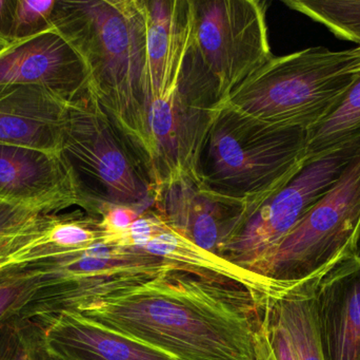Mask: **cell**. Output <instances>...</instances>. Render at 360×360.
<instances>
[{
	"instance_id": "1",
	"label": "cell",
	"mask_w": 360,
	"mask_h": 360,
	"mask_svg": "<svg viewBox=\"0 0 360 360\" xmlns=\"http://www.w3.org/2000/svg\"><path fill=\"white\" fill-rule=\"evenodd\" d=\"M270 300L168 268L80 313L179 360H256L255 336Z\"/></svg>"
},
{
	"instance_id": "2",
	"label": "cell",
	"mask_w": 360,
	"mask_h": 360,
	"mask_svg": "<svg viewBox=\"0 0 360 360\" xmlns=\"http://www.w3.org/2000/svg\"><path fill=\"white\" fill-rule=\"evenodd\" d=\"M52 27L84 61L97 103L145 154L152 167L143 0H57Z\"/></svg>"
},
{
	"instance_id": "3",
	"label": "cell",
	"mask_w": 360,
	"mask_h": 360,
	"mask_svg": "<svg viewBox=\"0 0 360 360\" xmlns=\"http://www.w3.org/2000/svg\"><path fill=\"white\" fill-rule=\"evenodd\" d=\"M306 165V131L272 126L217 105L198 175L212 192L248 203L249 217Z\"/></svg>"
},
{
	"instance_id": "4",
	"label": "cell",
	"mask_w": 360,
	"mask_h": 360,
	"mask_svg": "<svg viewBox=\"0 0 360 360\" xmlns=\"http://www.w3.org/2000/svg\"><path fill=\"white\" fill-rule=\"evenodd\" d=\"M350 50L312 46L274 56L218 105L281 128L309 130L333 111L360 75Z\"/></svg>"
},
{
	"instance_id": "5",
	"label": "cell",
	"mask_w": 360,
	"mask_h": 360,
	"mask_svg": "<svg viewBox=\"0 0 360 360\" xmlns=\"http://www.w3.org/2000/svg\"><path fill=\"white\" fill-rule=\"evenodd\" d=\"M59 154L73 173L88 215L97 217L105 204L154 206L149 160L92 93L70 106Z\"/></svg>"
},
{
	"instance_id": "6",
	"label": "cell",
	"mask_w": 360,
	"mask_h": 360,
	"mask_svg": "<svg viewBox=\"0 0 360 360\" xmlns=\"http://www.w3.org/2000/svg\"><path fill=\"white\" fill-rule=\"evenodd\" d=\"M360 149L338 181L279 242L262 275L288 285L321 281L359 253Z\"/></svg>"
},
{
	"instance_id": "7",
	"label": "cell",
	"mask_w": 360,
	"mask_h": 360,
	"mask_svg": "<svg viewBox=\"0 0 360 360\" xmlns=\"http://www.w3.org/2000/svg\"><path fill=\"white\" fill-rule=\"evenodd\" d=\"M218 104L215 82L190 39L174 77L150 104L148 125L156 192L181 179L200 182L199 158Z\"/></svg>"
},
{
	"instance_id": "8",
	"label": "cell",
	"mask_w": 360,
	"mask_h": 360,
	"mask_svg": "<svg viewBox=\"0 0 360 360\" xmlns=\"http://www.w3.org/2000/svg\"><path fill=\"white\" fill-rule=\"evenodd\" d=\"M42 273V285L20 316L77 311L147 283L168 268L143 252L105 239L86 249L31 263Z\"/></svg>"
},
{
	"instance_id": "9",
	"label": "cell",
	"mask_w": 360,
	"mask_h": 360,
	"mask_svg": "<svg viewBox=\"0 0 360 360\" xmlns=\"http://www.w3.org/2000/svg\"><path fill=\"white\" fill-rule=\"evenodd\" d=\"M266 14L259 0H193L191 46L219 103L272 58Z\"/></svg>"
},
{
	"instance_id": "10",
	"label": "cell",
	"mask_w": 360,
	"mask_h": 360,
	"mask_svg": "<svg viewBox=\"0 0 360 360\" xmlns=\"http://www.w3.org/2000/svg\"><path fill=\"white\" fill-rule=\"evenodd\" d=\"M359 149L360 142L349 144L307 164L283 190L243 220L218 256L262 275L275 247L331 190Z\"/></svg>"
},
{
	"instance_id": "11",
	"label": "cell",
	"mask_w": 360,
	"mask_h": 360,
	"mask_svg": "<svg viewBox=\"0 0 360 360\" xmlns=\"http://www.w3.org/2000/svg\"><path fill=\"white\" fill-rule=\"evenodd\" d=\"M118 245L158 258L177 270L247 289L260 300L278 299L294 285L281 283L240 268L198 247L171 228L152 207L130 228L114 237Z\"/></svg>"
},
{
	"instance_id": "12",
	"label": "cell",
	"mask_w": 360,
	"mask_h": 360,
	"mask_svg": "<svg viewBox=\"0 0 360 360\" xmlns=\"http://www.w3.org/2000/svg\"><path fill=\"white\" fill-rule=\"evenodd\" d=\"M4 86L41 87L69 105L91 93L84 61L54 27L0 50V87Z\"/></svg>"
},
{
	"instance_id": "13",
	"label": "cell",
	"mask_w": 360,
	"mask_h": 360,
	"mask_svg": "<svg viewBox=\"0 0 360 360\" xmlns=\"http://www.w3.org/2000/svg\"><path fill=\"white\" fill-rule=\"evenodd\" d=\"M0 200L42 215L86 207L59 152L22 146L0 145Z\"/></svg>"
},
{
	"instance_id": "14",
	"label": "cell",
	"mask_w": 360,
	"mask_h": 360,
	"mask_svg": "<svg viewBox=\"0 0 360 360\" xmlns=\"http://www.w3.org/2000/svg\"><path fill=\"white\" fill-rule=\"evenodd\" d=\"M153 209L171 228L216 255L250 213L248 203L212 192L192 179L160 188Z\"/></svg>"
},
{
	"instance_id": "15",
	"label": "cell",
	"mask_w": 360,
	"mask_h": 360,
	"mask_svg": "<svg viewBox=\"0 0 360 360\" xmlns=\"http://www.w3.org/2000/svg\"><path fill=\"white\" fill-rule=\"evenodd\" d=\"M51 348L63 360H179L126 337L77 311L34 316Z\"/></svg>"
},
{
	"instance_id": "16",
	"label": "cell",
	"mask_w": 360,
	"mask_h": 360,
	"mask_svg": "<svg viewBox=\"0 0 360 360\" xmlns=\"http://www.w3.org/2000/svg\"><path fill=\"white\" fill-rule=\"evenodd\" d=\"M315 306L326 360H360V256L319 281Z\"/></svg>"
},
{
	"instance_id": "17",
	"label": "cell",
	"mask_w": 360,
	"mask_h": 360,
	"mask_svg": "<svg viewBox=\"0 0 360 360\" xmlns=\"http://www.w3.org/2000/svg\"><path fill=\"white\" fill-rule=\"evenodd\" d=\"M70 106L41 87H0V145L59 152Z\"/></svg>"
},
{
	"instance_id": "18",
	"label": "cell",
	"mask_w": 360,
	"mask_h": 360,
	"mask_svg": "<svg viewBox=\"0 0 360 360\" xmlns=\"http://www.w3.org/2000/svg\"><path fill=\"white\" fill-rule=\"evenodd\" d=\"M143 4L152 101L174 77L190 42L193 0H143Z\"/></svg>"
},
{
	"instance_id": "19",
	"label": "cell",
	"mask_w": 360,
	"mask_h": 360,
	"mask_svg": "<svg viewBox=\"0 0 360 360\" xmlns=\"http://www.w3.org/2000/svg\"><path fill=\"white\" fill-rule=\"evenodd\" d=\"M107 239L101 220L82 211L40 215L8 266H23L86 249Z\"/></svg>"
},
{
	"instance_id": "20",
	"label": "cell",
	"mask_w": 360,
	"mask_h": 360,
	"mask_svg": "<svg viewBox=\"0 0 360 360\" xmlns=\"http://www.w3.org/2000/svg\"><path fill=\"white\" fill-rule=\"evenodd\" d=\"M319 283H297L272 302L275 314L291 340L296 360H326L315 306Z\"/></svg>"
},
{
	"instance_id": "21",
	"label": "cell",
	"mask_w": 360,
	"mask_h": 360,
	"mask_svg": "<svg viewBox=\"0 0 360 360\" xmlns=\"http://www.w3.org/2000/svg\"><path fill=\"white\" fill-rule=\"evenodd\" d=\"M360 142V76L340 105L306 131V163Z\"/></svg>"
},
{
	"instance_id": "22",
	"label": "cell",
	"mask_w": 360,
	"mask_h": 360,
	"mask_svg": "<svg viewBox=\"0 0 360 360\" xmlns=\"http://www.w3.org/2000/svg\"><path fill=\"white\" fill-rule=\"evenodd\" d=\"M283 4L325 25L336 37L360 46V0H287Z\"/></svg>"
},
{
	"instance_id": "23",
	"label": "cell",
	"mask_w": 360,
	"mask_h": 360,
	"mask_svg": "<svg viewBox=\"0 0 360 360\" xmlns=\"http://www.w3.org/2000/svg\"><path fill=\"white\" fill-rule=\"evenodd\" d=\"M42 285V273L32 264L0 270V323L21 315Z\"/></svg>"
},
{
	"instance_id": "24",
	"label": "cell",
	"mask_w": 360,
	"mask_h": 360,
	"mask_svg": "<svg viewBox=\"0 0 360 360\" xmlns=\"http://www.w3.org/2000/svg\"><path fill=\"white\" fill-rule=\"evenodd\" d=\"M42 213L0 200V270L23 244Z\"/></svg>"
},
{
	"instance_id": "25",
	"label": "cell",
	"mask_w": 360,
	"mask_h": 360,
	"mask_svg": "<svg viewBox=\"0 0 360 360\" xmlns=\"http://www.w3.org/2000/svg\"><path fill=\"white\" fill-rule=\"evenodd\" d=\"M272 299L262 309V318L255 336L256 360H296L291 340L275 314Z\"/></svg>"
},
{
	"instance_id": "26",
	"label": "cell",
	"mask_w": 360,
	"mask_h": 360,
	"mask_svg": "<svg viewBox=\"0 0 360 360\" xmlns=\"http://www.w3.org/2000/svg\"><path fill=\"white\" fill-rule=\"evenodd\" d=\"M57 0H16L12 25V42L27 39L53 29L52 16Z\"/></svg>"
},
{
	"instance_id": "27",
	"label": "cell",
	"mask_w": 360,
	"mask_h": 360,
	"mask_svg": "<svg viewBox=\"0 0 360 360\" xmlns=\"http://www.w3.org/2000/svg\"><path fill=\"white\" fill-rule=\"evenodd\" d=\"M37 323L16 315L0 323V360H32Z\"/></svg>"
},
{
	"instance_id": "28",
	"label": "cell",
	"mask_w": 360,
	"mask_h": 360,
	"mask_svg": "<svg viewBox=\"0 0 360 360\" xmlns=\"http://www.w3.org/2000/svg\"><path fill=\"white\" fill-rule=\"evenodd\" d=\"M147 211L143 207L105 204L99 207L97 218L101 220V228L107 234V238H111L126 232Z\"/></svg>"
},
{
	"instance_id": "29",
	"label": "cell",
	"mask_w": 360,
	"mask_h": 360,
	"mask_svg": "<svg viewBox=\"0 0 360 360\" xmlns=\"http://www.w3.org/2000/svg\"><path fill=\"white\" fill-rule=\"evenodd\" d=\"M16 0H0V50L12 44V25Z\"/></svg>"
},
{
	"instance_id": "30",
	"label": "cell",
	"mask_w": 360,
	"mask_h": 360,
	"mask_svg": "<svg viewBox=\"0 0 360 360\" xmlns=\"http://www.w3.org/2000/svg\"><path fill=\"white\" fill-rule=\"evenodd\" d=\"M37 323V328H36L35 340H34L32 360H63L51 348L46 340L44 328L39 323Z\"/></svg>"
},
{
	"instance_id": "31",
	"label": "cell",
	"mask_w": 360,
	"mask_h": 360,
	"mask_svg": "<svg viewBox=\"0 0 360 360\" xmlns=\"http://www.w3.org/2000/svg\"><path fill=\"white\" fill-rule=\"evenodd\" d=\"M351 55H352V63L349 66L347 73L360 75V46L351 49Z\"/></svg>"
},
{
	"instance_id": "32",
	"label": "cell",
	"mask_w": 360,
	"mask_h": 360,
	"mask_svg": "<svg viewBox=\"0 0 360 360\" xmlns=\"http://www.w3.org/2000/svg\"><path fill=\"white\" fill-rule=\"evenodd\" d=\"M357 255L360 256V243H359V253H357Z\"/></svg>"
},
{
	"instance_id": "33",
	"label": "cell",
	"mask_w": 360,
	"mask_h": 360,
	"mask_svg": "<svg viewBox=\"0 0 360 360\" xmlns=\"http://www.w3.org/2000/svg\"><path fill=\"white\" fill-rule=\"evenodd\" d=\"M1 270H2V268H1Z\"/></svg>"
}]
</instances>
